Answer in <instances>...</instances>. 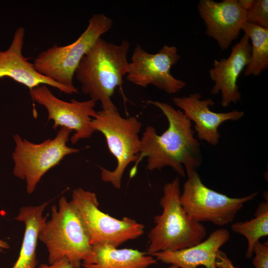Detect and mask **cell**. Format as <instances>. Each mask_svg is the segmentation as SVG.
I'll return each instance as SVG.
<instances>
[{
    "label": "cell",
    "mask_w": 268,
    "mask_h": 268,
    "mask_svg": "<svg viewBox=\"0 0 268 268\" xmlns=\"http://www.w3.org/2000/svg\"><path fill=\"white\" fill-rule=\"evenodd\" d=\"M29 94L33 101L46 109L48 120L54 122L55 130L66 128L74 132L70 137L72 144L90 137L95 132L92 124L97 113L94 100L65 101L56 97L45 84L30 89Z\"/></svg>",
    "instance_id": "11"
},
{
    "label": "cell",
    "mask_w": 268,
    "mask_h": 268,
    "mask_svg": "<svg viewBox=\"0 0 268 268\" xmlns=\"http://www.w3.org/2000/svg\"><path fill=\"white\" fill-rule=\"evenodd\" d=\"M215 264L217 268H238L234 266L226 255L220 250L217 255Z\"/></svg>",
    "instance_id": "23"
},
{
    "label": "cell",
    "mask_w": 268,
    "mask_h": 268,
    "mask_svg": "<svg viewBox=\"0 0 268 268\" xmlns=\"http://www.w3.org/2000/svg\"><path fill=\"white\" fill-rule=\"evenodd\" d=\"M180 58L175 46L165 45L158 52L151 54L138 44L129 62L127 79L142 87L152 85L168 94L176 93L186 86L171 72Z\"/></svg>",
    "instance_id": "10"
},
{
    "label": "cell",
    "mask_w": 268,
    "mask_h": 268,
    "mask_svg": "<svg viewBox=\"0 0 268 268\" xmlns=\"http://www.w3.org/2000/svg\"><path fill=\"white\" fill-rule=\"evenodd\" d=\"M49 202L39 205L22 206L14 219L24 224L25 230L18 258L11 268H36V247L40 229L48 215L43 216Z\"/></svg>",
    "instance_id": "18"
},
{
    "label": "cell",
    "mask_w": 268,
    "mask_h": 268,
    "mask_svg": "<svg viewBox=\"0 0 268 268\" xmlns=\"http://www.w3.org/2000/svg\"><path fill=\"white\" fill-rule=\"evenodd\" d=\"M160 201L162 211L154 217L155 226L148 234L147 254L176 251L195 245L203 240L206 230L201 223L191 218L183 207L178 177L165 184Z\"/></svg>",
    "instance_id": "3"
},
{
    "label": "cell",
    "mask_w": 268,
    "mask_h": 268,
    "mask_svg": "<svg viewBox=\"0 0 268 268\" xmlns=\"http://www.w3.org/2000/svg\"><path fill=\"white\" fill-rule=\"evenodd\" d=\"M240 6L245 11L248 10L253 5L254 0H237Z\"/></svg>",
    "instance_id": "25"
},
{
    "label": "cell",
    "mask_w": 268,
    "mask_h": 268,
    "mask_svg": "<svg viewBox=\"0 0 268 268\" xmlns=\"http://www.w3.org/2000/svg\"><path fill=\"white\" fill-rule=\"evenodd\" d=\"M250 52L249 39L244 34L232 47L229 57L214 60L213 67L209 70V77L214 82L210 94H221L222 107H228L241 100V94L237 82L240 74L249 63Z\"/></svg>",
    "instance_id": "13"
},
{
    "label": "cell",
    "mask_w": 268,
    "mask_h": 268,
    "mask_svg": "<svg viewBox=\"0 0 268 268\" xmlns=\"http://www.w3.org/2000/svg\"><path fill=\"white\" fill-rule=\"evenodd\" d=\"M255 218L245 221L233 223V231L244 236L248 241L246 257L251 258L255 244L260 239L268 235V201L261 202L254 214Z\"/></svg>",
    "instance_id": "20"
},
{
    "label": "cell",
    "mask_w": 268,
    "mask_h": 268,
    "mask_svg": "<svg viewBox=\"0 0 268 268\" xmlns=\"http://www.w3.org/2000/svg\"><path fill=\"white\" fill-rule=\"evenodd\" d=\"M152 256L132 249H118L106 244L92 246L83 268H147L156 263Z\"/></svg>",
    "instance_id": "17"
},
{
    "label": "cell",
    "mask_w": 268,
    "mask_h": 268,
    "mask_svg": "<svg viewBox=\"0 0 268 268\" xmlns=\"http://www.w3.org/2000/svg\"><path fill=\"white\" fill-rule=\"evenodd\" d=\"M242 30L251 41L250 61L244 75L258 76L268 67V28L247 22Z\"/></svg>",
    "instance_id": "19"
},
{
    "label": "cell",
    "mask_w": 268,
    "mask_h": 268,
    "mask_svg": "<svg viewBox=\"0 0 268 268\" xmlns=\"http://www.w3.org/2000/svg\"><path fill=\"white\" fill-rule=\"evenodd\" d=\"M112 19L104 13L93 14L85 30L73 42L57 44L40 53L33 65L41 75L67 87L76 89L73 79L82 58L95 43L112 28Z\"/></svg>",
    "instance_id": "6"
},
{
    "label": "cell",
    "mask_w": 268,
    "mask_h": 268,
    "mask_svg": "<svg viewBox=\"0 0 268 268\" xmlns=\"http://www.w3.org/2000/svg\"><path fill=\"white\" fill-rule=\"evenodd\" d=\"M25 30L18 27L14 32L9 47L0 51V78H10L29 90L45 84L58 89L67 94L77 93L78 89H72L53 81L40 74L33 63L29 62L22 53Z\"/></svg>",
    "instance_id": "15"
},
{
    "label": "cell",
    "mask_w": 268,
    "mask_h": 268,
    "mask_svg": "<svg viewBox=\"0 0 268 268\" xmlns=\"http://www.w3.org/2000/svg\"><path fill=\"white\" fill-rule=\"evenodd\" d=\"M130 46L126 40L117 45L100 38L82 58L75 71L82 92L100 102L102 109L116 107L111 97L127 74Z\"/></svg>",
    "instance_id": "2"
},
{
    "label": "cell",
    "mask_w": 268,
    "mask_h": 268,
    "mask_svg": "<svg viewBox=\"0 0 268 268\" xmlns=\"http://www.w3.org/2000/svg\"><path fill=\"white\" fill-rule=\"evenodd\" d=\"M247 19L248 23L268 28V0H254L247 11Z\"/></svg>",
    "instance_id": "21"
},
{
    "label": "cell",
    "mask_w": 268,
    "mask_h": 268,
    "mask_svg": "<svg viewBox=\"0 0 268 268\" xmlns=\"http://www.w3.org/2000/svg\"><path fill=\"white\" fill-rule=\"evenodd\" d=\"M201 98L200 93H195L187 96L174 97L173 101L185 116L195 123L194 129L198 138L216 146L220 139L218 129L220 125L228 121L240 120L244 113L238 110L224 113L213 112L209 106L215 104L214 101L211 98Z\"/></svg>",
    "instance_id": "14"
},
{
    "label": "cell",
    "mask_w": 268,
    "mask_h": 268,
    "mask_svg": "<svg viewBox=\"0 0 268 268\" xmlns=\"http://www.w3.org/2000/svg\"><path fill=\"white\" fill-rule=\"evenodd\" d=\"M198 11L206 27L205 34L214 39L222 50H227L247 23V11L237 0H201Z\"/></svg>",
    "instance_id": "12"
},
{
    "label": "cell",
    "mask_w": 268,
    "mask_h": 268,
    "mask_svg": "<svg viewBox=\"0 0 268 268\" xmlns=\"http://www.w3.org/2000/svg\"><path fill=\"white\" fill-rule=\"evenodd\" d=\"M38 268H73L68 260L62 259L52 264H41Z\"/></svg>",
    "instance_id": "24"
},
{
    "label": "cell",
    "mask_w": 268,
    "mask_h": 268,
    "mask_svg": "<svg viewBox=\"0 0 268 268\" xmlns=\"http://www.w3.org/2000/svg\"><path fill=\"white\" fill-rule=\"evenodd\" d=\"M77 212L92 246L106 244L118 248L144 233V225L129 217L121 219L102 211L96 194L78 188L69 201Z\"/></svg>",
    "instance_id": "8"
},
{
    "label": "cell",
    "mask_w": 268,
    "mask_h": 268,
    "mask_svg": "<svg viewBox=\"0 0 268 268\" xmlns=\"http://www.w3.org/2000/svg\"><path fill=\"white\" fill-rule=\"evenodd\" d=\"M159 109L166 118L168 127L161 134H157L152 126L145 128L140 137V148L136 161L132 169L131 176L145 157L148 170H161L171 167L182 177L197 170L202 163L200 143L194 136L192 122L180 109L158 101H148Z\"/></svg>",
    "instance_id": "1"
},
{
    "label": "cell",
    "mask_w": 268,
    "mask_h": 268,
    "mask_svg": "<svg viewBox=\"0 0 268 268\" xmlns=\"http://www.w3.org/2000/svg\"><path fill=\"white\" fill-rule=\"evenodd\" d=\"M92 124L95 131L104 136L109 151L117 161L113 170L100 167L101 178L104 182L119 189L125 171L137 159L142 124L134 116L122 117L116 107L97 111Z\"/></svg>",
    "instance_id": "5"
},
{
    "label": "cell",
    "mask_w": 268,
    "mask_h": 268,
    "mask_svg": "<svg viewBox=\"0 0 268 268\" xmlns=\"http://www.w3.org/2000/svg\"><path fill=\"white\" fill-rule=\"evenodd\" d=\"M38 240L47 249L49 264L66 259L73 268H80L92 248L77 212L64 196L58 206H52L51 218L42 224Z\"/></svg>",
    "instance_id": "4"
},
{
    "label": "cell",
    "mask_w": 268,
    "mask_h": 268,
    "mask_svg": "<svg viewBox=\"0 0 268 268\" xmlns=\"http://www.w3.org/2000/svg\"><path fill=\"white\" fill-rule=\"evenodd\" d=\"M230 234L225 228L214 231L205 240L193 246L176 251L152 254L157 261L179 268H217L215 261L220 248L229 240Z\"/></svg>",
    "instance_id": "16"
},
{
    "label": "cell",
    "mask_w": 268,
    "mask_h": 268,
    "mask_svg": "<svg viewBox=\"0 0 268 268\" xmlns=\"http://www.w3.org/2000/svg\"><path fill=\"white\" fill-rule=\"evenodd\" d=\"M181 191V204L188 215L197 222L208 221L223 226L234 219L237 213L257 193L241 198H231L205 186L197 170L186 174Z\"/></svg>",
    "instance_id": "9"
},
{
    "label": "cell",
    "mask_w": 268,
    "mask_h": 268,
    "mask_svg": "<svg viewBox=\"0 0 268 268\" xmlns=\"http://www.w3.org/2000/svg\"><path fill=\"white\" fill-rule=\"evenodd\" d=\"M254 253L255 256L253 264L255 268H268V242H257L254 247Z\"/></svg>",
    "instance_id": "22"
},
{
    "label": "cell",
    "mask_w": 268,
    "mask_h": 268,
    "mask_svg": "<svg viewBox=\"0 0 268 268\" xmlns=\"http://www.w3.org/2000/svg\"><path fill=\"white\" fill-rule=\"evenodd\" d=\"M167 268H179L175 265H170V266L168 267Z\"/></svg>",
    "instance_id": "27"
},
{
    "label": "cell",
    "mask_w": 268,
    "mask_h": 268,
    "mask_svg": "<svg viewBox=\"0 0 268 268\" xmlns=\"http://www.w3.org/2000/svg\"><path fill=\"white\" fill-rule=\"evenodd\" d=\"M72 131L60 128L54 138L35 143L19 134L13 135L15 146L12 153L14 162L13 174L25 180L26 190L31 194L43 176L51 169L59 165L67 155L76 153L79 149L67 145Z\"/></svg>",
    "instance_id": "7"
},
{
    "label": "cell",
    "mask_w": 268,
    "mask_h": 268,
    "mask_svg": "<svg viewBox=\"0 0 268 268\" xmlns=\"http://www.w3.org/2000/svg\"><path fill=\"white\" fill-rule=\"evenodd\" d=\"M10 247L8 243L4 240L0 239V251L9 249Z\"/></svg>",
    "instance_id": "26"
}]
</instances>
